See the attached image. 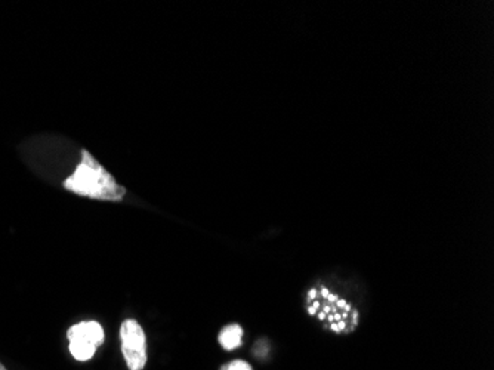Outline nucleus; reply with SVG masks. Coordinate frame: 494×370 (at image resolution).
Listing matches in <instances>:
<instances>
[{
	"instance_id": "nucleus-7",
	"label": "nucleus",
	"mask_w": 494,
	"mask_h": 370,
	"mask_svg": "<svg viewBox=\"0 0 494 370\" xmlns=\"http://www.w3.org/2000/svg\"><path fill=\"white\" fill-rule=\"evenodd\" d=\"M222 370H253V369H252V366L249 363H246L243 360H234L228 366L222 367Z\"/></svg>"
},
{
	"instance_id": "nucleus-5",
	"label": "nucleus",
	"mask_w": 494,
	"mask_h": 370,
	"mask_svg": "<svg viewBox=\"0 0 494 370\" xmlns=\"http://www.w3.org/2000/svg\"><path fill=\"white\" fill-rule=\"evenodd\" d=\"M241 339H243V329L238 324H230L223 327L221 334H219V344L228 349V351H233L237 346L241 345Z\"/></svg>"
},
{
	"instance_id": "nucleus-3",
	"label": "nucleus",
	"mask_w": 494,
	"mask_h": 370,
	"mask_svg": "<svg viewBox=\"0 0 494 370\" xmlns=\"http://www.w3.org/2000/svg\"><path fill=\"white\" fill-rule=\"evenodd\" d=\"M121 353L129 370H142L147 364V341L142 326L133 320H125L120 327Z\"/></svg>"
},
{
	"instance_id": "nucleus-1",
	"label": "nucleus",
	"mask_w": 494,
	"mask_h": 370,
	"mask_svg": "<svg viewBox=\"0 0 494 370\" xmlns=\"http://www.w3.org/2000/svg\"><path fill=\"white\" fill-rule=\"evenodd\" d=\"M64 187L77 196L106 201H121L126 196V189L86 150H81L79 166Z\"/></svg>"
},
{
	"instance_id": "nucleus-6",
	"label": "nucleus",
	"mask_w": 494,
	"mask_h": 370,
	"mask_svg": "<svg viewBox=\"0 0 494 370\" xmlns=\"http://www.w3.org/2000/svg\"><path fill=\"white\" fill-rule=\"evenodd\" d=\"M96 345L85 342V341H70V353L79 361H88L96 353Z\"/></svg>"
},
{
	"instance_id": "nucleus-2",
	"label": "nucleus",
	"mask_w": 494,
	"mask_h": 370,
	"mask_svg": "<svg viewBox=\"0 0 494 370\" xmlns=\"http://www.w3.org/2000/svg\"><path fill=\"white\" fill-rule=\"evenodd\" d=\"M306 304L308 314L318 317L320 321H327L333 332H349L357 327L358 313L356 308L324 286L308 292Z\"/></svg>"
},
{
	"instance_id": "nucleus-8",
	"label": "nucleus",
	"mask_w": 494,
	"mask_h": 370,
	"mask_svg": "<svg viewBox=\"0 0 494 370\" xmlns=\"http://www.w3.org/2000/svg\"><path fill=\"white\" fill-rule=\"evenodd\" d=\"M0 370H8V369H6V367H5L2 363H0Z\"/></svg>"
},
{
	"instance_id": "nucleus-4",
	"label": "nucleus",
	"mask_w": 494,
	"mask_h": 370,
	"mask_svg": "<svg viewBox=\"0 0 494 370\" xmlns=\"http://www.w3.org/2000/svg\"><path fill=\"white\" fill-rule=\"evenodd\" d=\"M69 341H85L99 346L104 341V331L96 321H81L71 326L67 332Z\"/></svg>"
}]
</instances>
